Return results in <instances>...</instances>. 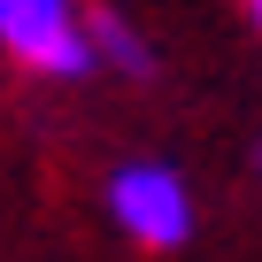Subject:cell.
<instances>
[{"label": "cell", "instance_id": "6da1fadb", "mask_svg": "<svg viewBox=\"0 0 262 262\" xmlns=\"http://www.w3.org/2000/svg\"><path fill=\"white\" fill-rule=\"evenodd\" d=\"M108 208L116 224L139 239V247H185L193 231V201H185V178L162 170V162H131L108 178Z\"/></svg>", "mask_w": 262, "mask_h": 262}, {"label": "cell", "instance_id": "7a4b0ae2", "mask_svg": "<svg viewBox=\"0 0 262 262\" xmlns=\"http://www.w3.org/2000/svg\"><path fill=\"white\" fill-rule=\"evenodd\" d=\"M0 47L16 62H31V70H47V77H77L93 62L85 24H77L70 0H0Z\"/></svg>", "mask_w": 262, "mask_h": 262}, {"label": "cell", "instance_id": "3957f363", "mask_svg": "<svg viewBox=\"0 0 262 262\" xmlns=\"http://www.w3.org/2000/svg\"><path fill=\"white\" fill-rule=\"evenodd\" d=\"M85 47H93V54H108V62H123V70H147V47H139V39H131V31L116 24V16H100Z\"/></svg>", "mask_w": 262, "mask_h": 262}, {"label": "cell", "instance_id": "277c9868", "mask_svg": "<svg viewBox=\"0 0 262 262\" xmlns=\"http://www.w3.org/2000/svg\"><path fill=\"white\" fill-rule=\"evenodd\" d=\"M247 8H254V0H247Z\"/></svg>", "mask_w": 262, "mask_h": 262}]
</instances>
